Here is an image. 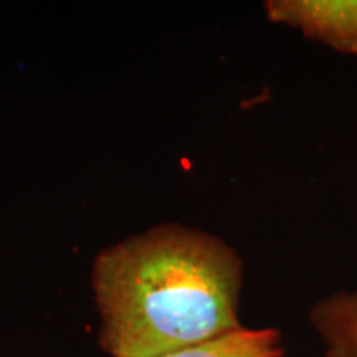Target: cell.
I'll return each mask as SVG.
<instances>
[{"mask_svg":"<svg viewBox=\"0 0 357 357\" xmlns=\"http://www.w3.org/2000/svg\"><path fill=\"white\" fill-rule=\"evenodd\" d=\"M91 284L98 341L111 357L172 354L243 328L242 257L220 236L181 223L106 247Z\"/></svg>","mask_w":357,"mask_h":357,"instance_id":"cell-1","label":"cell"},{"mask_svg":"<svg viewBox=\"0 0 357 357\" xmlns=\"http://www.w3.org/2000/svg\"><path fill=\"white\" fill-rule=\"evenodd\" d=\"M265 13L311 42L357 56V0H268Z\"/></svg>","mask_w":357,"mask_h":357,"instance_id":"cell-2","label":"cell"},{"mask_svg":"<svg viewBox=\"0 0 357 357\" xmlns=\"http://www.w3.org/2000/svg\"><path fill=\"white\" fill-rule=\"evenodd\" d=\"M311 326L324 344V357H357V289L336 291L311 307Z\"/></svg>","mask_w":357,"mask_h":357,"instance_id":"cell-3","label":"cell"},{"mask_svg":"<svg viewBox=\"0 0 357 357\" xmlns=\"http://www.w3.org/2000/svg\"><path fill=\"white\" fill-rule=\"evenodd\" d=\"M283 354L280 331L273 328H242L202 346L158 357H281Z\"/></svg>","mask_w":357,"mask_h":357,"instance_id":"cell-4","label":"cell"}]
</instances>
